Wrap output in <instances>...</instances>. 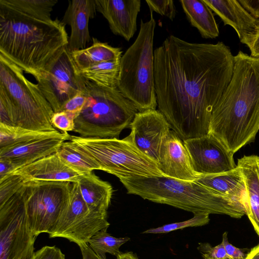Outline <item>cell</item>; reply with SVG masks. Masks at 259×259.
Instances as JSON below:
<instances>
[{
	"mask_svg": "<svg viewBox=\"0 0 259 259\" xmlns=\"http://www.w3.org/2000/svg\"><path fill=\"white\" fill-rule=\"evenodd\" d=\"M157 106L183 141L209 133L213 109L229 83L234 57L222 41L192 43L173 35L154 51Z\"/></svg>",
	"mask_w": 259,
	"mask_h": 259,
	"instance_id": "1",
	"label": "cell"
},
{
	"mask_svg": "<svg viewBox=\"0 0 259 259\" xmlns=\"http://www.w3.org/2000/svg\"><path fill=\"white\" fill-rule=\"evenodd\" d=\"M233 74L215 105L209 133L233 154L253 142L259 131V58L239 51Z\"/></svg>",
	"mask_w": 259,
	"mask_h": 259,
	"instance_id": "2",
	"label": "cell"
},
{
	"mask_svg": "<svg viewBox=\"0 0 259 259\" xmlns=\"http://www.w3.org/2000/svg\"><path fill=\"white\" fill-rule=\"evenodd\" d=\"M68 38L57 18L41 21L0 2V54L35 79L67 45Z\"/></svg>",
	"mask_w": 259,
	"mask_h": 259,
	"instance_id": "3",
	"label": "cell"
},
{
	"mask_svg": "<svg viewBox=\"0 0 259 259\" xmlns=\"http://www.w3.org/2000/svg\"><path fill=\"white\" fill-rule=\"evenodd\" d=\"M128 194L194 213L226 214L240 219L246 213L245 197L223 195L195 181L166 176L122 179Z\"/></svg>",
	"mask_w": 259,
	"mask_h": 259,
	"instance_id": "4",
	"label": "cell"
},
{
	"mask_svg": "<svg viewBox=\"0 0 259 259\" xmlns=\"http://www.w3.org/2000/svg\"><path fill=\"white\" fill-rule=\"evenodd\" d=\"M87 100L75 119L74 132L84 138H118L139 112L117 88L99 86L85 79Z\"/></svg>",
	"mask_w": 259,
	"mask_h": 259,
	"instance_id": "5",
	"label": "cell"
},
{
	"mask_svg": "<svg viewBox=\"0 0 259 259\" xmlns=\"http://www.w3.org/2000/svg\"><path fill=\"white\" fill-rule=\"evenodd\" d=\"M156 22L141 21L140 29L134 43L120 61L117 88L139 112L156 109L153 42Z\"/></svg>",
	"mask_w": 259,
	"mask_h": 259,
	"instance_id": "6",
	"label": "cell"
},
{
	"mask_svg": "<svg viewBox=\"0 0 259 259\" xmlns=\"http://www.w3.org/2000/svg\"><path fill=\"white\" fill-rule=\"evenodd\" d=\"M24 71L0 54V90L13 107L16 126L29 130H57L51 122L54 113L37 84L29 81Z\"/></svg>",
	"mask_w": 259,
	"mask_h": 259,
	"instance_id": "7",
	"label": "cell"
},
{
	"mask_svg": "<svg viewBox=\"0 0 259 259\" xmlns=\"http://www.w3.org/2000/svg\"><path fill=\"white\" fill-rule=\"evenodd\" d=\"M99 165L101 170L119 180L164 176L158 164L140 151L128 136L124 139L70 136Z\"/></svg>",
	"mask_w": 259,
	"mask_h": 259,
	"instance_id": "8",
	"label": "cell"
},
{
	"mask_svg": "<svg viewBox=\"0 0 259 259\" xmlns=\"http://www.w3.org/2000/svg\"><path fill=\"white\" fill-rule=\"evenodd\" d=\"M72 183L53 181L24 183L27 219L35 237L42 233L51 232L67 203Z\"/></svg>",
	"mask_w": 259,
	"mask_h": 259,
	"instance_id": "9",
	"label": "cell"
},
{
	"mask_svg": "<svg viewBox=\"0 0 259 259\" xmlns=\"http://www.w3.org/2000/svg\"><path fill=\"white\" fill-rule=\"evenodd\" d=\"M24 184L0 206V259H31L34 252L36 237L27 219Z\"/></svg>",
	"mask_w": 259,
	"mask_h": 259,
	"instance_id": "10",
	"label": "cell"
},
{
	"mask_svg": "<svg viewBox=\"0 0 259 259\" xmlns=\"http://www.w3.org/2000/svg\"><path fill=\"white\" fill-rule=\"evenodd\" d=\"M110 225L107 212L90 209L83 199L77 182L72 183L67 203L49 238L61 237L78 246L88 244L98 232L107 230Z\"/></svg>",
	"mask_w": 259,
	"mask_h": 259,
	"instance_id": "11",
	"label": "cell"
},
{
	"mask_svg": "<svg viewBox=\"0 0 259 259\" xmlns=\"http://www.w3.org/2000/svg\"><path fill=\"white\" fill-rule=\"evenodd\" d=\"M36 80L54 112L61 111L65 103L81 91L85 85V79L77 73L67 45Z\"/></svg>",
	"mask_w": 259,
	"mask_h": 259,
	"instance_id": "12",
	"label": "cell"
},
{
	"mask_svg": "<svg viewBox=\"0 0 259 259\" xmlns=\"http://www.w3.org/2000/svg\"><path fill=\"white\" fill-rule=\"evenodd\" d=\"M183 142L192 168L199 176L220 174L237 166L234 154L211 134L187 139Z\"/></svg>",
	"mask_w": 259,
	"mask_h": 259,
	"instance_id": "13",
	"label": "cell"
},
{
	"mask_svg": "<svg viewBox=\"0 0 259 259\" xmlns=\"http://www.w3.org/2000/svg\"><path fill=\"white\" fill-rule=\"evenodd\" d=\"M130 127L128 137L133 143L158 164L161 148L171 128L164 115L156 109L138 112Z\"/></svg>",
	"mask_w": 259,
	"mask_h": 259,
	"instance_id": "14",
	"label": "cell"
},
{
	"mask_svg": "<svg viewBox=\"0 0 259 259\" xmlns=\"http://www.w3.org/2000/svg\"><path fill=\"white\" fill-rule=\"evenodd\" d=\"M97 11L107 20L112 32L129 41L137 30L140 0H95Z\"/></svg>",
	"mask_w": 259,
	"mask_h": 259,
	"instance_id": "15",
	"label": "cell"
},
{
	"mask_svg": "<svg viewBox=\"0 0 259 259\" xmlns=\"http://www.w3.org/2000/svg\"><path fill=\"white\" fill-rule=\"evenodd\" d=\"M158 164L164 176L189 181H194L200 176L192 168L183 141L174 131L161 148Z\"/></svg>",
	"mask_w": 259,
	"mask_h": 259,
	"instance_id": "16",
	"label": "cell"
},
{
	"mask_svg": "<svg viewBox=\"0 0 259 259\" xmlns=\"http://www.w3.org/2000/svg\"><path fill=\"white\" fill-rule=\"evenodd\" d=\"M97 10L95 0H73L68 6L61 21L71 27L67 48L70 52L84 49L91 40L89 29L90 19L93 18Z\"/></svg>",
	"mask_w": 259,
	"mask_h": 259,
	"instance_id": "17",
	"label": "cell"
},
{
	"mask_svg": "<svg viewBox=\"0 0 259 259\" xmlns=\"http://www.w3.org/2000/svg\"><path fill=\"white\" fill-rule=\"evenodd\" d=\"M11 174L20 176L25 183L38 181L75 183L81 176L66 165L56 153L20 167Z\"/></svg>",
	"mask_w": 259,
	"mask_h": 259,
	"instance_id": "18",
	"label": "cell"
},
{
	"mask_svg": "<svg viewBox=\"0 0 259 259\" xmlns=\"http://www.w3.org/2000/svg\"><path fill=\"white\" fill-rule=\"evenodd\" d=\"M64 139H40L0 148V158L11 161L16 169L56 153Z\"/></svg>",
	"mask_w": 259,
	"mask_h": 259,
	"instance_id": "19",
	"label": "cell"
},
{
	"mask_svg": "<svg viewBox=\"0 0 259 259\" xmlns=\"http://www.w3.org/2000/svg\"><path fill=\"white\" fill-rule=\"evenodd\" d=\"M203 1L221 18L225 25L233 28L240 40L254 30L259 19L253 16L238 1Z\"/></svg>",
	"mask_w": 259,
	"mask_h": 259,
	"instance_id": "20",
	"label": "cell"
},
{
	"mask_svg": "<svg viewBox=\"0 0 259 259\" xmlns=\"http://www.w3.org/2000/svg\"><path fill=\"white\" fill-rule=\"evenodd\" d=\"M246 190V213L259 236V156L244 155L238 159Z\"/></svg>",
	"mask_w": 259,
	"mask_h": 259,
	"instance_id": "21",
	"label": "cell"
},
{
	"mask_svg": "<svg viewBox=\"0 0 259 259\" xmlns=\"http://www.w3.org/2000/svg\"><path fill=\"white\" fill-rule=\"evenodd\" d=\"M77 183L81 195L90 209L107 212L113 194L110 183L93 172L81 176Z\"/></svg>",
	"mask_w": 259,
	"mask_h": 259,
	"instance_id": "22",
	"label": "cell"
},
{
	"mask_svg": "<svg viewBox=\"0 0 259 259\" xmlns=\"http://www.w3.org/2000/svg\"><path fill=\"white\" fill-rule=\"evenodd\" d=\"M180 2L189 21L198 29L202 37L214 38L219 36V27L212 11L203 0Z\"/></svg>",
	"mask_w": 259,
	"mask_h": 259,
	"instance_id": "23",
	"label": "cell"
},
{
	"mask_svg": "<svg viewBox=\"0 0 259 259\" xmlns=\"http://www.w3.org/2000/svg\"><path fill=\"white\" fill-rule=\"evenodd\" d=\"M194 181L223 195L246 197L243 178L238 166L232 170L201 176Z\"/></svg>",
	"mask_w": 259,
	"mask_h": 259,
	"instance_id": "24",
	"label": "cell"
},
{
	"mask_svg": "<svg viewBox=\"0 0 259 259\" xmlns=\"http://www.w3.org/2000/svg\"><path fill=\"white\" fill-rule=\"evenodd\" d=\"M71 53L76 70H82L102 62L119 59L122 51L93 38L91 46Z\"/></svg>",
	"mask_w": 259,
	"mask_h": 259,
	"instance_id": "25",
	"label": "cell"
},
{
	"mask_svg": "<svg viewBox=\"0 0 259 259\" xmlns=\"http://www.w3.org/2000/svg\"><path fill=\"white\" fill-rule=\"evenodd\" d=\"M70 136L68 133L60 132L57 130L41 132L0 123V148L40 139L57 138L69 141Z\"/></svg>",
	"mask_w": 259,
	"mask_h": 259,
	"instance_id": "26",
	"label": "cell"
},
{
	"mask_svg": "<svg viewBox=\"0 0 259 259\" xmlns=\"http://www.w3.org/2000/svg\"><path fill=\"white\" fill-rule=\"evenodd\" d=\"M62 161L80 176L101 170L96 161L78 145L69 140L64 142L56 152Z\"/></svg>",
	"mask_w": 259,
	"mask_h": 259,
	"instance_id": "27",
	"label": "cell"
},
{
	"mask_svg": "<svg viewBox=\"0 0 259 259\" xmlns=\"http://www.w3.org/2000/svg\"><path fill=\"white\" fill-rule=\"evenodd\" d=\"M120 59L102 62L76 71L83 78L99 86L117 88Z\"/></svg>",
	"mask_w": 259,
	"mask_h": 259,
	"instance_id": "28",
	"label": "cell"
},
{
	"mask_svg": "<svg viewBox=\"0 0 259 259\" xmlns=\"http://www.w3.org/2000/svg\"><path fill=\"white\" fill-rule=\"evenodd\" d=\"M0 2L30 17L44 21L52 20L51 13L57 0H0Z\"/></svg>",
	"mask_w": 259,
	"mask_h": 259,
	"instance_id": "29",
	"label": "cell"
},
{
	"mask_svg": "<svg viewBox=\"0 0 259 259\" xmlns=\"http://www.w3.org/2000/svg\"><path fill=\"white\" fill-rule=\"evenodd\" d=\"M103 230L96 233L89 240L88 244L100 257L106 259V254L110 253L117 256L121 252L120 247L129 241V237L116 238Z\"/></svg>",
	"mask_w": 259,
	"mask_h": 259,
	"instance_id": "30",
	"label": "cell"
},
{
	"mask_svg": "<svg viewBox=\"0 0 259 259\" xmlns=\"http://www.w3.org/2000/svg\"><path fill=\"white\" fill-rule=\"evenodd\" d=\"M209 214L208 213L201 212L194 214V217L187 221L166 224L156 228H151L144 231L143 234H162L167 233L178 229L187 227H200L208 224Z\"/></svg>",
	"mask_w": 259,
	"mask_h": 259,
	"instance_id": "31",
	"label": "cell"
},
{
	"mask_svg": "<svg viewBox=\"0 0 259 259\" xmlns=\"http://www.w3.org/2000/svg\"><path fill=\"white\" fill-rule=\"evenodd\" d=\"M24 183L22 177L15 174L8 175L0 180V206L10 199Z\"/></svg>",
	"mask_w": 259,
	"mask_h": 259,
	"instance_id": "32",
	"label": "cell"
},
{
	"mask_svg": "<svg viewBox=\"0 0 259 259\" xmlns=\"http://www.w3.org/2000/svg\"><path fill=\"white\" fill-rule=\"evenodd\" d=\"M75 118L74 115L63 111L54 112L51 117V122L56 129L62 133H68L74 131Z\"/></svg>",
	"mask_w": 259,
	"mask_h": 259,
	"instance_id": "33",
	"label": "cell"
},
{
	"mask_svg": "<svg viewBox=\"0 0 259 259\" xmlns=\"http://www.w3.org/2000/svg\"><path fill=\"white\" fill-rule=\"evenodd\" d=\"M151 13H156L164 16L171 20L175 18L176 15V9L172 0H146Z\"/></svg>",
	"mask_w": 259,
	"mask_h": 259,
	"instance_id": "34",
	"label": "cell"
},
{
	"mask_svg": "<svg viewBox=\"0 0 259 259\" xmlns=\"http://www.w3.org/2000/svg\"><path fill=\"white\" fill-rule=\"evenodd\" d=\"M197 249L203 259H231L227 254L222 242L214 247L208 243H199Z\"/></svg>",
	"mask_w": 259,
	"mask_h": 259,
	"instance_id": "35",
	"label": "cell"
},
{
	"mask_svg": "<svg viewBox=\"0 0 259 259\" xmlns=\"http://www.w3.org/2000/svg\"><path fill=\"white\" fill-rule=\"evenodd\" d=\"M86 100V96L83 89L67 101L63 106L61 111H63L71 113L76 118L83 109Z\"/></svg>",
	"mask_w": 259,
	"mask_h": 259,
	"instance_id": "36",
	"label": "cell"
},
{
	"mask_svg": "<svg viewBox=\"0 0 259 259\" xmlns=\"http://www.w3.org/2000/svg\"><path fill=\"white\" fill-rule=\"evenodd\" d=\"M31 259H65V256L59 248L45 246L34 252Z\"/></svg>",
	"mask_w": 259,
	"mask_h": 259,
	"instance_id": "37",
	"label": "cell"
},
{
	"mask_svg": "<svg viewBox=\"0 0 259 259\" xmlns=\"http://www.w3.org/2000/svg\"><path fill=\"white\" fill-rule=\"evenodd\" d=\"M240 40L249 49L250 56L259 58V20L254 30Z\"/></svg>",
	"mask_w": 259,
	"mask_h": 259,
	"instance_id": "38",
	"label": "cell"
},
{
	"mask_svg": "<svg viewBox=\"0 0 259 259\" xmlns=\"http://www.w3.org/2000/svg\"><path fill=\"white\" fill-rule=\"evenodd\" d=\"M228 233L224 232L223 234L222 243L228 256L231 259H245L247 256L244 251L229 243L228 240Z\"/></svg>",
	"mask_w": 259,
	"mask_h": 259,
	"instance_id": "39",
	"label": "cell"
},
{
	"mask_svg": "<svg viewBox=\"0 0 259 259\" xmlns=\"http://www.w3.org/2000/svg\"><path fill=\"white\" fill-rule=\"evenodd\" d=\"M238 2L253 16L259 19V0H239Z\"/></svg>",
	"mask_w": 259,
	"mask_h": 259,
	"instance_id": "40",
	"label": "cell"
},
{
	"mask_svg": "<svg viewBox=\"0 0 259 259\" xmlns=\"http://www.w3.org/2000/svg\"><path fill=\"white\" fill-rule=\"evenodd\" d=\"M82 259H103L99 256L90 247L88 244H84L79 246Z\"/></svg>",
	"mask_w": 259,
	"mask_h": 259,
	"instance_id": "41",
	"label": "cell"
},
{
	"mask_svg": "<svg viewBox=\"0 0 259 259\" xmlns=\"http://www.w3.org/2000/svg\"><path fill=\"white\" fill-rule=\"evenodd\" d=\"M245 259H259V244L250 250Z\"/></svg>",
	"mask_w": 259,
	"mask_h": 259,
	"instance_id": "42",
	"label": "cell"
},
{
	"mask_svg": "<svg viewBox=\"0 0 259 259\" xmlns=\"http://www.w3.org/2000/svg\"><path fill=\"white\" fill-rule=\"evenodd\" d=\"M117 257V259H139L137 256L132 251L121 253Z\"/></svg>",
	"mask_w": 259,
	"mask_h": 259,
	"instance_id": "43",
	"label": "cell"
}]
</instances>
